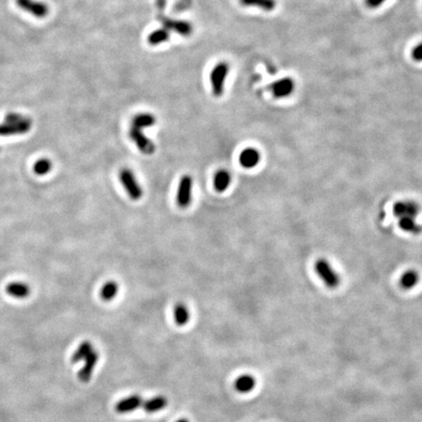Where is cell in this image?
Masks as SVG:
<instances>
[{"instance_id":"obj_14","label":"cell","mask_w":422,"mask_h":422,"mask_svg":"<svg viewBox=\"0 0 422 422\" xmlns=\"http://www.w3.org/2000/svg\"><path fill=\"white\" fill-rule=\"evenodd\" d=\"M243 7H255L265 12H272L277 7V0H239Z\"/></svg>"},{"instance_id":"obj_17","label":"cell","mask_w":422,"mask_h":422,"mask_svg":"<svg viewBox=\"0 0 422 422\" xmlns=\"http://www.w3.org/2000/svg\"><path fill=\"white\" fill-rule=\"evenodd\" d=\"M167 399L165 396H155L143 402L142 408L149 413H154L165 409L167 406Z\"/></svg>"},{"instance_id":"obj_28","label":"cell","mask_w":422,"mask_h":422,"mask_svg":"<svg viewBox=\"0 0 422 422\" xmlns=\"http://www.w3.org/2000/svg\"><path fill=\"white\" fill-rule=\"evenodd\" d=\"M25 118V116L23 115H17V114H9L6 115L5 117V122L8 123H14V122H19L22 121Z\"/></svg>"},{"instance_id":"obj_3","label":"cell","mask_w":422,"mask_h":422,"mask_svg":"<svg viewBox=\"0 0 422 422\" xmlns=\"http://www.w3.org/2000/svg\"><path fill=\"white\" fill-rule=\"evenodd\" d=\"M119 179L129 198L133 201H139L143 197V189L133 171L128 168L121 169L119 173Z\"/></svg>"},{"instance_id":"obj_8","label":"cell","mask_w":422,"mask_h":422,"mask_svg":"<svg viewBox=\"0 0 422 422\" xmlns=\"http://www.w3.org/2000/svg\"><path fill=\"white\" fill-rule=\"evenodd\" d=\"M17 5L26 11L27 13L34 15L37 18H44L48 12V6L40 1L37 0H16Z\"/></svg>"},{"instance_id":"obj_26","label":"cell","mask_w":422,"mask_h":422,"mask_svg":"<svg viewBox=\"0 0 422 422\" xmlns=\"http://www.w3.org/2000/svg\"><path fill=\"white\" fill-rule=\"evenodd\" d=\"M410 57L416 63L422 62V41L413 46L410 52Z\"/></svg>"},{"instance_id":"obj_18","label":"cell","mask_w":422,"mask_h":422,"mask_svg":"<svg viewBox=\"0 0 422 422\" xmlns=\"http://www.w3.org/2000/svg\"><path fill=\"white\" fill-rule=\"evenodd\" d=\"M156 122V118L154 115L150 113H140L133 116L131 121V126L134 127L144 128L152 127Z\"/></svg>"},{"instance_id":"obj_23","label":"cell","mask_w":422,"mask_h":422,"mask_svg":"<svg viewBox=\"0 0 422 422\" xmlns=\"http://www.w3.org/2000/svg\"><path fill=\"white\" fill-rule=\"evenodd\" d=\"M93 350H94L93 349V345H92V343L90 341H88V340L83 341L80 345L78 346V348L76 350V352L74 353V355L72 357V362L74 364H76V363H78V362L84 361L85 359L87 358V356L89 355L90 353Z\"/></svg>"},{"instance_id":"obj_7","label":"cell","mask_w":422,"mask_h":422,"mask_svg":"<svg viewBox=\"0 0 422 422\" xmlns=\"http://www.w3.org/2000/svg\"><path fill=\"white\" fill-rule=\"evenodd\" d=\"M192 178L190 175H184L180 179L177 190V205L181 208H187L192 202Z\"/></svg>"},{"instance_id":"obj_19","label":"cell","mask_w":422,"mask_h":422,"mask_svg":"<svg viewBox=\"0 0 422 422\" xmlns=\"http://www.w3.org/2000/svg\"><path fill=\"white\" fill-rule=\"evenodd\" d=\"M232 176L230 172L225 169L218 170L214 176V187L219 192H225L230 186Z\"/></svg>"},{"instance_id":"obj_21","label":"cell","mask_w":422,"mask_h":422,"mask_svg":"<svg viewBox=\"0 0 422 422\" xmlns=\"http://www.w3.org/2000/svg\"><path fill=\"white\" fill-rule=\"evenodd\" d=\"M167 28L169 31L171 29L184 37H188L192 33V25L186 21H169L167 23Z\"/></svg>"},{"instance_id":"obj_20","label":"cell","mask_w":422,"mask_h":422,"mask_svg":"<svg viewBox=\"0 0 422 422\" xmlns=\"http://www.w3.org/2000/svg\"><path fill=\"white\" fill-rule=\"evenodd\" d=\"M170 39V31L167 27H161L153 30L148 36V42L152 46L160 45L163 43H166Z\"/></svg>"},{"instance_id":"obj_11","label":"cell","mask_w":422,"mask_h":422,"mask_svg":"<svg viewBox=\"0 0 422 422\" xmlns=\"http://www.w3.org/2000/svg\"><path fill=\"white\" fill-rule=\"evenodd\" d=\"M261 159V154L255 148H246L240 154V165L244 168L250 169L258 166Z\"/></svg>"},{"instance_id":"obj_4","label":"cell","mask_w":422,"mask_h":422,"mask_svg":"<svg viewBox=\"0 0 422 422\" xmlns=\"http://www.w3.org/2000/svg\"><path fill=\"white\" fill-rule=\"evenodd\" d=\"M421 212V207L412 200H402L396 202L393 206L394 216L399 220L403 218H415L417 219Z\"/></svg>"},{"instance_id":"obj_5","label":"cell","mask_w":422,"mask_h":422,"mask_svg":"<svg viewBox=\"0 0 422 422\" xmlns=\"http://www.w3.org/2000/svg\"><path fill=\"white\" fill-rule=\"evenodd\" d=\"M296 83L293 77H285L280 78L270 85V90L274 98L284 99L291 96L295 91Z\"/></svg>"},{"instance_id":"obj_2","label":"cell","mask_w":422,"mask_h":422,"mask_svg":"<svg viewBox=\"0 0 422 422\" xmlns=\"http://www.w3.org/2000/svg\"><path fill=\"white\" fill-rule=\"evenodd\" d=\"M230 73V64L227 62L221 61L213 67L210 72V84L214 96L221 97L225 89V82Z\"/></svg>"},{"instance_id":"obj_22","label":"cell","mask_w":422,"mask_h":422,"mask_svg":"<svg viewBox=\"0 0 422 422\" xmlns=\"http://www.w3.org/2000/svg\"><path fill=\"white\" fill-rule=\"evenodd\" d=\"M174 320L180 327L185 326L190 320V311L184 303H178L174 308Z\"/></svg>"},{"instance_id":"obj_10","label":"cell","mask_w":422,"mask_h":422,"mask_svg":"<svg viewBox=\"0 0 422 422\" xmlns=\"http://www.w3.org/2000/svg\"><path fill=\"white\" fill-rule=\"evenodd\" d=\"M99 360V354L96 350H93L89 355L87 356V358L84 360L85 364L83 366V368L81 369V371L78 372V378L80 381L82 382H88L92 376L93 371L98 363Z\"/></svg>"},{"instance_id":"obj_25","label":"cell","mask_w":422,"mask_h":422,"mask_svg":"<svg viewBox=\"0 0 422 422\" xmlns=\"http://www.w3.org/2000/svg\"><path fill=\"white\" fill-rule=\"evenodd\" d=\"M52 163L50 159L48 158H40L39 159L35 166H34V171L36 174L38 175H45L47 173H49V171L51 170Z\"/></svg>"},{"instance_id":"obj_24","label":"cell","mask_w":422,"mask_h":422,"mask_svg":"<svg viewBox=\"0 0 422 422\" xmlns=\"http://www.w3.org/2000/svg\"><path fill=\"white\" fill-rule=\"evenodd\" d=\"M118 294V284L114 281H108L101 288L100 296L104 301H111Z\"/></svg>"},{"instance_id":"obj_16","label":"cell","mask_w":422,"mask_h":422,"mask_svg":"<svg viewBox=\"0 0 422 422\" xmlns=\"http://www.w3.org/2000/svg\"><path fill=\"white\" fill-rule=\"evenodd\" d=\"M399 228L407 234L419 235L422 233V225L417 222L415 218H403L398 220Z\"/></svg>"},{"instance_id":"obj_15","label":"cell","mask_w":422,"mask_h":422,"mask_svg":"<svg viewBox=\"0 0 422 422\" xmlns=\"http://www.w3.org/2000/svg\"><path fill=\"white\" fill-rule=\"evenodd\" d=\"M6 293L10 296H13L14 298L22 299L29 295L30 289L29 286L25 282L14 281L6 286Z\"/></svg>"},{"instance_id":"obj_29","label":"cell","mask_w":422,"mask_h":422,"mask_svg":"<svg viewBox=\"0 0 422 422\" xmlns=\"http://www.w3.org/2000/svg\"><path fill=\"white\" fill-rule=\"evenodd\" d=\"M176 422H190L189 420H187V419H185V418H181L179 420H177Z\"/></svg>"},{"instance_id":"obj_12","label":"cell","mask_w":422,"mask_h":422,"mask_svg":"<svg viewBox=\"0 0 422 422\" xmlns=\"http://www.w3.org/2000/svg\"><path fill=\"white\" fill-rule=\"evenodd\" d=\"M419 274L417 271L415 270H407L406 272L403 273V275L400 277V286L405 289V290H409L413 287H415L418 282H419Z\"/></svg>"},{"instance_id":"obj_13","label":"cell","mask_w":422,"mask_h":422,"mask_svg":"<svg viewBox=\"0 0 422 422\" xmlns=\"http://www.w3.org/2000/svg\"><path fill=\"white\" fill-rule=\"evenodd\" d=\"M256 386V379L251 374H243L237 378L235 388L239 393L246 394L251 392Z\"/></svg>"},{"instance_id":"obj_1","label":"cell","mask_w":422,"mask_h":422,"mask_svg":"<svg viewBox=\"0 0 422 422\" xmlns=\"http://www.w3.org/2000/svg\"><path fill=\"white\" fill-rule=\"evenodd\" d=\"M315 272L317 276L323 282V284L329 288H337L341 282L340 276L338 272L333 268L332 263L327 259H318L315 262Z\"/></svg>"},{"instance_id":"obj_6","label":"cell","mask_w":422,"mask_h":422,"mask_svg":"<svg viewBox=\"0 0 422 422\" xmlns=\"http://www.w3.org/2000/svg\"><path fill=\"white\" fill-rule=\"evenodd\" d=\"M129 137L135 143L142 154H153L155 152V146L153 141L150 140L144 133L143 129L130 126Z\"/></svg>"},{"instance_id":"obj_9","label":"cell","mask_w":422,"mask_h":422,"mask_svg":"<svg viewBox=\"0 0 422 422\" xmlns=\"http://www.w3.org/2000/svg\"><path fill=\"white\" fill-rule=\"evenodd\" d=\"M143 405V399L139 395H131L123 398L115 404V409L117 413H128L139 409Z\"/></svg>"},{"instance_id":"obj_27","label":"cell","mask_w":422,"mask_h":422,"mask_svg":"<svg viewBox=\"0 0 422 422\" xmlns=\"http://www.w3.org/2000/svg\"><path fill=\"white\" fill-rule=\"evenodd\" d=\"M386 1L387 0H365V4L370 9H377L378 7L383 5Z\"/></svg>"}]
</instances>
